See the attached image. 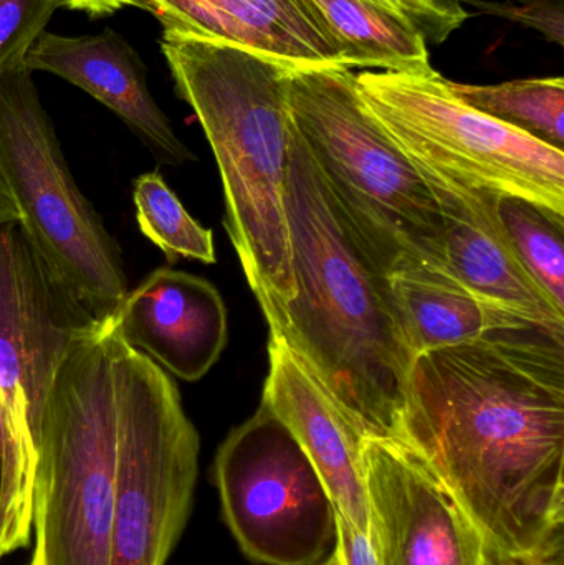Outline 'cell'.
I'll return each instance as SVG.
<instances>
[{"mask_svg":"<svg viewBox=\"0 0 564 565\" xmlns=\"http://www.w3.org/2000/svg\"><path fill=\"white\" fill-rule=\"evenodd\" d=\"M397 440L489 546L563 541L564 334L529 326L414 355Z\"/></svg>","mask_w":564,"mask_h":565,"instance_id":"6da1fadb","label":"cell"},{"mask_svg":"<svg viewBox=\"0 0 564 565\" xmlns=\"http://www.w3.org/2000/svg\"><path fill=\"white\" fill-rule=\"evenodd\" d=\"M295 296L280 334L361 438H400L411 354L374 274L334 215L295 125L284 191Z\"/></svg>","mask_w":564,"mask_h":565,"instance_id":"7a4b0ae2","label":"cell"},{"mask_svg":"<svg viewBox=\"0 0 564 565\" xmlns=\"http://www.w3.org/2000/svg\"><path fill=\"white\" fill-rule=\"evenodd\" d=\"M161 50L175 92L204 129L224 188V225L245 280L280 331L295 296L284 191L295 119L294 70L224 43L164 32Z\"/></svg>","mask_w":564,"mask_h":565,"instance_id":"3957f363","label":"cell"},{"mask_svg":"<svg viewBox=\"0 0 564 565\" xmlns=\"http://www.w3.org/2000/svg\"><path fill=\"white\" fill-rule=\"evenodd\" d=\"M288 103L334 215L371 270L447 271L439 202L364 105L353 70L291 72Z\"/></svg>","mask_w":564,"mask_h":565,"instance_id":"277c9868","label":"cell"},{"mask_svg":"<svg viewBox=\"0 0 564 565\" xmlns=\"http://www.w3.org/2000/svg\"><path fill=\"white\" fill-rule=\"evenodd\" d=\"M118 488V398L106 318L72 349L46 402L30 565H108Z\"/></svg>","mask_w":564,"mask_h":565,"instance_id":"5b68a950","label":"cell"},{"mask_svg":"<svg viewBox=\"0 0 564 565\" xmlns=\"http://www.w3.org/2000/svg\"><path fill=\"white\" fill-rule=\"evenodd\" d=\"M0 175L50 270L96 319L128 292L121 252L73 181L26 66L0 75Z\"/></svg>","mask_w":564,"mask_h":565,"instance_id":"8992f818","label":"cell"},{"mask_svg":"<svg viewBox=\"0 0 564 565\" xmlns=\"http://www.w3.org/2000/svg\"><path fill=\"white\" fill-rule=\"evenodd\" d=\"M361 98L407 158L470 188L564 217V151L457 98L427 72H360Z\"/></svg>","mask_w":564,"mask_h":565,"instance_id":"52a82bcc","label":"cell"},{"mask_svg":"<svg viewBox=\"0 0 564 565\" xmlns=\"http://www.w3.org/2000/svg\"><path fill=\"white\" fill-rule=\"evenodd\" d=\"M98 322L53 275L20 222L0 225V405L15 458L0 559L32 543L36 444L46 402L63 362Z\"/></svg>","mask_w":564,"mask_h":565,"instance_id":"ba28073f","label":"cell"},{"mask_svg":"<svg viewBox=\"0 0 564 565\" xmlns=\"http://www.w3.org/2000/svg\"><path fill=\"white\" fill-rule=\"evenodd\" d=\"M119 488L108 565H166L191 513L201 440L174 381L111 331Z\"/></svg>","mask_w":564,"mask_h":565,"instance_id":"9c48e42d","label":"cell"},{"mask_svg":"<svg viewBox=\"0 0 564 565\" xmlns=\"http://www.w3.org/2000/svg\"><path fill=\"white\" fill-rule=\"evenodd\" d=\"M222 513L245 556L265 565H317L334 547V504L287 425L260 404L214 461Z\"/></svg>","mask_w":564,"mask_h":565,"instance_id":"30bf717a","label":"cell"},{"mask_svg":"<svg viewBox=\"0 0 564 565\" xmlns=\"http://www.w3.org/2000/svg\"><path fill=\"white\" fill-rule=\"evenodd\" d=\"M361 457L380 565H483L482 534L413 448L364 438Z\"/></svg>","mask_w":564,"mask_h":565,"instance_id":"8fae6325","label":"cell"},{"mask_svg":"<svg viewBox=\"0 0 564 565\" xmlns=\"http://www.w3.org/2000/svg\"><path fill=\"white\" fill-rule=\"evenodd\" d=\"M413 162L433 189L446 218L447 271L482 298L564 334V308L556 305L513 250L497 217V195Z\"/></svg>","mask_w":564,"mask_h":565,"instance_id":"7c38bea8","label":"cell"},{"mask_svg":"<svg viewBox=\"0 0 564 565\" xmlns=\"http://www.w3.org/2000/svg\"><path fill=\"white\" fill-rule=\"evenodd\" d=\"M123 342L182 381H201L228 341L227 308L212 282L161 267L111 316Z\"/></svg>","mask_w":564,"mask_h":565,"instance_id":"4fadbf2b","label":"cell"},{"mask_svg":"<svg viewBox=\"0 0 564 565\" xmlns=\"http://www.w3.org/2000/svg\"><path fill=\"white\" fill-rule=\"evenodd\" d=\"M164 26L237 46L294 70L348 68L330 23L311 0H138Z\"/></svg>","mask_w":564,"mask_h":565,"instance_id":"5bb4252c","label":"cell"},{"mask_svg":"<svg viewBox=\"0 0 564 565\" xmlns=\"http://www.w3.org/2000/svg\"><path fill=\"white\" fill-rule=\"evenodd\" d=\"M262 405L270 408L297 438L317 468L334 508L371 536L361 457L363 438L287 341L272 332Z\"/></svg>","mask_w":564,"mask_h":565,"instance_id":"9a60e30c","label":"cell"},{"mask_svg":"<svg viewBox=\"0 0 564 565\" xmlns=\"http://www.w3.org/2000/svg\"><path fill=\"white\" fill-rule=\"evenodd\" d=\"M30 72H49L78 86L118 115L162 161L181 166L195 156L175 136L149 92L145 63L113 29L96 35L43 32L25 60Z\"/></svg>","mask_w":564,"mask_h":565,"instance_id":"2e32d148","label":"cell"},{"mask_svg":"<svg viewBox=\"0 0 564 565\" xmlns=\"http://www.w3.org/2000/svg\"><path fill=\"white\" fill-rule=\"evenodd\" d=\"M384 289L413 355L476 341L492 332L540 326L434 268L391 275L384 278Z\"/></svg>","mask_w":564,"mask_h":565,"instance_id":"e0dca14e","label":"cell"},{"mask_svg":"<svg viewBox=\"0 0 564 565\" xmlns=\"http://www.w3.org/2000/svg\"><path fill=\"white\" fill-rule=\"evenodd\" d=\"M337 35L348 70L427 72L426 35L414 23L363 0H311Z\"/></svg>","mask_w":564,"mask_h":565,"instance_id":"ac0fdd59","label":"cell"},{"mask_svg":"<svg viewBox=\"0 0 564 565\" xmlns=\"http://www.w3.org/2000/svg\"><path fill=\"white\" fill-rule=\"evenodd\" d=\"M450 89L467 105L546 145L564 146V79L526 78L500 85H462Z\"/></svg>","mask_w":564,"mask_h":565,"instance_id":"d6986e66","label":"cell"},{"mask_svg":"<svg viewBox=\"0 0 564 565\" xmlns=\"http://www.w3.org/2000/svg\"><path fill=\"white\" fill-rule=\"evenodd\" d=\"M132 201L139 231L166 255L169 264L179 258L215 264L214 234L191 217L158 171L136 178Z\"/></svg>","mask_w":564,"mask_h":565,"instance_id":"ffe728a7","label":"cell"},{"mask_svg":"<svg viewBox=\"0 0 564 565\" xmlns=\"http://www.w3.org/2000/svg\"><path fill=\"white\" fill-rule=\"evenodd\" d=\"M496 212L520 260L564 308V217L515 195H497Z\"/></svg>","mask_w":564,"mask_h":565,"instance_id":"44dd1931","label":"cell"},{"mask_svg":"<svg viewBox=\"0 0 564 565\" xmlns=\"http://www.w3.org/2000/svg\"><path fill=\"white\" fill-rule=\"evenodd\" d=\"M65 0H0V75L23 68L30 49Z\"/></svg>","mask_w":564,"mask_h":565,"instance_id":"7402d4cb","label":"cell"},{"mask_svg":"<svg viewBox=\"0 0 564 565\" xmlns=\"http://www.w3.org/2000/svg\"><path fill=\"white\" fill-rule=\"evenodd\" d=\"M490 15L503 17L523 26L539 30L549 42L563 46L564 12L562 0H490L476 2Z\"/></svg>","mask_w":564,"mask_h":565,"instance_id":"603a6c76","label":"cell"},{"mask_svg":"<svg viewBox=\"0 0 564 565\" xmlns=\"http://www.w3.org/2000/svg\"><path fill=\"white\" fill-rule=\"evenodd\" d=\"M334 554L340 565H380L376 546L370 534L358 530L341 511L334 508Z\"/></svg>","mask_w":564,"mask_h":565,"instance_id":"cb8c5ba5","label":"cell"},{"mask_svg":"<svg viewBox=\"0 0 564 565\" xmlns=\"http://www.w3.org/2000/svg\"><path fill=\"white\" fill-rule=\"evenodd\" d=\"M0 467H2V491H0V537H2L12 511L13 484H15V458H13L12 441L7 431L2 405H0Z\"/></svg>","mask_w":564,"mask_h":565,"instance_id":"d4e9b609","label":"cell"},{"mask_svg":"<svg viewBox=\"0 0 564 565\" xmlns=\"http://www.w3.org/2000/svg\"><path fill=\"white\" fill-rule=\"evenodd\" d=\"M483 565H564V540L533 554H510L486 543Z\"/></svg>","mask_w":564,"mask_h":565,"instance_id":"484cf974","label":"cell"},{"mask_svg":"<svg viewBox=\"0 0 564 565\" xmlns=\"http://www.w3.org/2000/svg\"><path fill=\"white\" fill-rule=\"evenodd\" d=\"M65 7L86 13L92 19H102L126 7H138V0H65Z\"/></svg>","mask_w":564,"mask_h":565,"instance_id":"4316f807","label":"cell"},{"mask_svg":"<svg viewBox=\"0 0 564 565\" xmlns=\"http://www.w3.org/2000/svg\"><path fill=\"white\" fill-rule=\"evenodd\" d=\"M7 222H20V212L9 188L0 175V225Z\"/></svg>","mask_w":564,"mask_h":565,"instance_id":"83f0119b","label":"cell"},{"mask_svg":"<svg viewBox=\"0 0 564 565\" xmlns=\"http://www.w3.org/2000/svg\"><path fill=\"white\" fill-rule=\"evenodd\" d=\"M423 2L429 3L434 9L439 10L444 15L449 17L454 22L462 25L467 20L466 10L460 6L459 0H423Z\"/></svg>","mask_w":564,"mask_h":565,"instance_id":"f1b7e54d","label":"cell"},{"mask_svg":"<svg viewBox=\"0 0 564 565\" xmlns=\"http://www.w3.org/2000/svg\"><path fill=\"white\" fill-rule=\"evenodd\" d=\"M321 565H340V563H338V557L337 554H334V551H331L330 557H328V559L324 561V563Z\"/></svg>","mask_w":564,"mask_h":565,"instance_id":"f546056e","label":"cell"},{"mask_svg":"<svg viewBox=\"0 0 564 565\" xmlns=\"http://www.w3.org/2000/svg\"><path fill=\"white\" fill-rule=\"evenodd\" d=\"M0 491H2V467H0Z\"/></svg>","mask_w":564,"mask_h":565,"instance_id":"4dcf8cb0","label":"cell"}]
</instances>
